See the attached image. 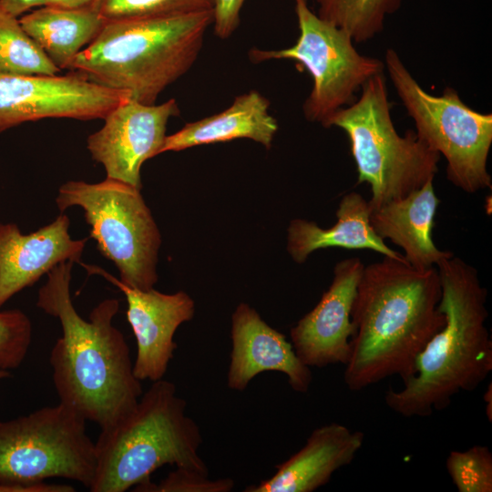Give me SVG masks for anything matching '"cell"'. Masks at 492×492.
<instances>
[{"label": "cell", "instance_id": "6da1fadb", "mask_svg": "<svg viewBox=\"0 0 492 492\" xmlns=\"http://www.w3.org/2000/svg\"><path fill=\"white\" fill-rule=\"evenodd\" d=\"M73 265L63 261L47 273L36 306L61 325L49 357L59 402L106 429L134 408L143 394L141 381L134 374L125 337L113 324L118 300L105 299L87 320L82 318L70 296Z\"/></svg>", "mask_w": 492, "mask_h": 492}, {"label": "cell", "instance_id": "7a4b0ae2", "mask_svg": "<svg viewBox=\"0 0 492 492\" xmlns=\"http://www.w3.org/2000/svg\"><path fill=\"white\" fill-rule=\"evenodd\" d=\"M436 267L419 270L384 257L364 266L351 313L353 333L343 380L360 391L386 377L403 382L445 324Z\"/></svg>", "mask_w": 492, "mask_h": 492}, {"label": "cell", "instance_id": "3957f363", "mask_svg": "<svg viewBox=\"0 0 492 492\" xmlns=\"http://www.w3.org/2000/svg\"><path fill=\"white\" fill-rule=\"evenodd\" d=\"M436 268L445 324L418 355L403 388L384 395L387 406L405 417H425L446 409L455 395L474 391L492 371L487 291L477 271L455 255Z\"/></svg>", "mask_w": 492, "mask_h": 492}, {"label": "cell", "instance_id": "277c9868", "mask_svg": "<svg viewBox=\"0 0 492 492\" xmlns=\"http://www.w3.org/2000/svg\"><path fill=\"white\" fill-rule=\"evenodd\" d=\"M212 23L213 10L106 21L69 70L153 105L193 66Z\"/></svg>", "mask_w": 492, "mask_h": 492}, {"label": "cell", "instance_id": "5b68a950", "mask_svg": "<svg viewBox=\"0 0 492 492\" xmlns=\"http://www.w3.org/2000/svg\"><path fill=\"white\" fill-rule=\"evenodd\" d=\"M187 402L164 378L152 382L134 408L95 442L91 492H125L150 481L165 465L209 475L199 454L202 436Z\"/></svg>", "mask_w": 492, "mask_h": 492}, {"label": "cell", "instance_id": "8992f818", "mask_svg": "<svg viewBox=\"0 0 492 492\" xmlns=\"http://www.w3.org/2000/svg\"><path fill=\"white\" fill-rule=\"evenodd\" d=\"M331 127L343 129L349 139L357 182L371 189V210L418 190L438 172V152L415 130L403 136L396 131L384 72L372 77L355 101L331 118Z\"/></svg>", "mask_w": 492, "mask_h": 492}, {"label": "cell", "instance_id": "52a82bcc", "mask_svg": "<svg viewBox=\"0 0 492 492\" xmlns=\"http://www.w3.org/2000/svg\"><path fill=\"white\" fill-rule=\"evenodd\" d=\"M384 64L417 137L446 159L447 179L467 193L490 189L492 114L474 110L451 87L440 96L427 93L393 48L386 49Z\"/></svg>", "mask_w": 492, "mask_h": 492}, {"label": "cell", "instance_id": "ba28073f", "mask_svg": "<svg viewBox=\"0 0 492 492\" xmlns=\"http://www.w3.org/2000/svg\"><path fill=\"white\" fill-rule=\"evenodd\" d=\"M56 203L61 212L83 210L89 236L123 283L141 291L154 287L161 237L139 189L107 177L97 183L69 180L58 189Z\"/></svg>", "mask_w": 492, "mask_h": 492}, {"label": "cell", "instance_id": "9c48e42d", "mask_svg": "<svg viewBox=\"0 0 492 492\" xmlns=\"http://www.w3.org/2000/svg\"><path fill=\"white\" fill-rule=\"evenodd\" d=\"M86 422L60 402L0 421V487L62 477L89 488L97 457Z\"/></svg>", "mask_w": 492, "mask_h": 492}, {"label": "cell", "instance_id": "30bf717a", "mask_svg": "<svg viewBox=\"0 0 492 492\" xmlns=\"http://www.w3.org/2000/svg\"><path fill=\"white\" fill-rule=\"evenodd\" d=\"M299 36L294 45L279 50L252 47V63L290 59L302 65L313 79L303 102L306 120L328 128L331 118L355 101L356 93L374 76L384 71V61L362 55L342 28L319 17L308 0H294Z\"/></svg>", "mask_w": 492, "mask_h": 492}, {"label": "cell", "instance_id": "8fae6325", "mask_svg": "<svg viewBox=\"0 0 492 492\" xmlns=\"http://www.w3.org/2000/svg\"><path fill=\"white\" fill-rule=\"evenodd\" d=\"M130 97L96 84L79 72L64 76L0 72V133L45 118L104 119Z\"/></svg>", "mask_w": 492, "mask_h": 492}, {"label": "cell", "instance_id": "7c38bea8", "mask_svg": "<svg viewBox=\"0 0 492 492\" xmlns=\"http://www.w3.org/2000/svg\"><path fill=\"white\" fill-rule=\"evenodd\" d=\"M179 115L174 98L159 105L128 98L105 117L100 129L88 136L87 149L104 167L107 178L141 190V167L160 154L169 119Z\"/></svg>", "mask_w": 492, "mask_h": 492}, {"label": "cell", "instance_id": "4fadbf2b", "mask_svg": "<svg viewBox=\"0 0 492 492\" xmlns=\"http://www.w3.org/2000/svg\"><path fill=\"white\" fill-rule=\"evenodd\" d=\"M89 273L98 274L117 286L125 295L127 320L137 343L133 372L139 381L164 378L174 357V334L180 324L190 321L195 302L185 292L163 293L151 288L141 291L129 287L100 267L82 264Z\"/></svg>", "mask_w": 492, "mask_h": 492}, {"label": "cell", "instance_id": "5bb4252c", "mask_svg": "<svg viewBox=\"0 0 492 492\" xmlns=\"http://www.w3.org/2000/svg\"><path fill=\"white\" fill-rule=\"evenodd\" d=\"M364 268L357 257L338 261L328 290L291 329L292 344L305 365L321 368L347 363L353 333L351 313Z\"/></svg>", "mask_w": 492, "mask_h": 492}, {"label": "cell", "instance_id": "9a60e30c", "mask_svg": "<svg viewBox=\"0 0 492 492\" xmlns=\"http://www.w3.org/2000/svg\"><path fill=\"white\" fill-rule=\"evenodd\" d=\"M231 339L230 389L243 391L258 374L279 372L287 376L293 391L308 392L313 381L311 367L300 360L285 335L270 326L248 303H240L231 315Z\"/></svg>", "mask_w": 492, "mask_h": 492}, {"label": "cell", "instance_id": "2e32d148", "mask_svg": "<svg viewBox=\"0 0 492 492\" xmlns=\"http://www.w3.org/2000/svg\"><path fill=\"white\" fill-rule=\"evenodd\" d=\"M69 226L66 214L28 234L15 223L0 224V308L57 264L80 262L87 239H72Z\"/></svg>", "mask_w": 492, "mask_h": 492}, {"label": "cell", "instance_id": "e0dca14e", "mask_svg": "<svg viewBox=\"0 0 492 492\" xmlns=\"http://www.w3.org/2000/svg\"><path fill=\"white\" fill-rule=\"evenodd\" d=\"M364 435L331 423L313 430L304 446L275 466L269 478L245 492H313L326 485L333 473L352 463L362 448Z\"/></svg>", "mask_w": 492, "mask_h": 492}, {"label": "cell", "instance_id": "ac0fdd59", "mask_svg": "<svg viewBox=\"0 0 492 492\" xmlns=\"http://www.w3.org/2000/svg\"><path fill=\"white\" fill-rule=\"evenodd\" d=\"M439 205L433 180L408 195L371 210L370 222L376 234L402 248L409 265L424 270L436 267L454 255L436 247L432 237Z\"/></svg>", "mask_w": 492, "mask_h": 492}, {"label": "cell", "instance_id": "d6986e66", "mask_svg": "<svg viewBox=\"0 0 492 492\" xmlns=\"http://www.w3.org/2000/svg\"><path fill=\"white\" fill-rule=\"evenodd\" d=\"M370 214L368 200L360 193L348 192L339 203L337 221L328 229H323L313 221L292 220L288 228V252L297 263L304 262L317 250L332 247L371 250L384 257L406 261L403 253L388 247L376 234L370 222Z\"/></svg>", "mask_w": 492, "mask_h": 492}, {"label": "cell", "instance_id": "ffe728a7", "mask_svg": "<svg viewBox=\"0 0 492 492\" xmlns=\"http://www.w3.org/2000/svg\"><path fill=\"white\" fill-rule=\"evenodd\" d=\"M269 108V100L256 90L240 95L225 110L187 123L167 136L160 153L237 138H250L269 149L278 130Z\"/></svg>", "mask_w": 492, "mask_h": 492}, {"label": "cell", "instance_id": "44dd1931", "mask_svg": "<svg viewBox=\"0 0 492 492\" xmlns=\"http://www.w3.org/2000/svg\"><path fill=\"white\" fill-rule=\"evenodd\" d=\"M27 35L59 69H70L77 56L99 34L106 20L93 8L43 5L19 17Z\"/></svg>", "mask_w": 492, "mask_h": 492}, {"label": "cell", "instance_id": "7402d4cb", "mask_svg": "<svg viewBox=\"0 0 492 492\" xmlns=\"http://www.w3.org/2000/svg\"><path fill=\"white\" fill-rule=\"evenodd\" d=\"M317 15L344 30L354 43H364L382 33L386 17L403 0H314Z\"/></svg>", "mask_w": 492, "mask_h": 492}, {"label": "cell", "instance_id": "603a6c76", "mask_svg": "<svg viewBox=\"0 0 492 492\" xmlns=\"http://www.w3.org/2000/svg\"><path fill=\"white\" fill-rule=\"evenodd\" d=\"M60 70L22 27L0 6V72L15 75H56Z\"/></svg>", "mask_w": 492, "mask_h": 492}, {"label": "cell", "instance_id": "cb8c5ba5", "mask_svg": "<svg viewBox=\"0 0 492 492\" xmlns=\"http://www.w3.org/2000/svg\"><path fill=\"white\" fill-rule=\"evenodd\" d=\"M215 0H96L93 8L106 20L172 15L213 10Z\"/></svg>", "mask_w": 492, "mask_h": 492}, {"label": "cell", "instance_id": "d4e9b609", "mask_svg": "<svg viewBox=\"0 0 492 492\" xmlns=\"http://www.w3.org/2000/svg\"><path fill=\"white\" fill-rule=\"evenodd\" d=\"M448 475L459 492L492 491V454L487 446L451 451L446 462Z\"/></svg>", "mask_w": 492, "mask_h": 492}, {"label": "cell", "instance_id": "484cf974", "mask_svg": "<svg viewBox=\"0 0 492 492\" xmlns=\"http://www.w3.org/2000/svg\"><path fill=\"white\" fill-rule=\"evenodd\" d=\"M32 340V323L20 310L0 312V369L17 368Z\"/></svg>", "mask_w": 492, "mask_h": 492}, {"label": "cell", "instance_id": "4316f807", "mask_svg": "<svg viewBox=\"0 0 492 492\" xmlns=\"http://www.w3.org/2000/svg\"><path fill=\"white\" fill-rule=\"evenodd\" d=\"M234 485V480L229 477L210 479L209 475L175 467L159 483L156 484L150 480L132 490L138 492H230Z\"/></svg>", "mask_w": 492, "mask_h": 492}, {"label": "cell", "instance_id": "83f0119b", "mask_svg": "<svg viewBox=\"0 0 492 492\" xmlns=\"http://www.w3.org/2000/svg\"><path fill=\"white\" fill-rule=\"evenodd\" d=\"M246 0H215L213 7L214 34L229 38L240 25V14Z\"/></svg>", "mask_w": 492, "mask_h": 492}, {"label": "cell", "instance_id": "f1b7e54d", "mask_svg": "<svg viewBox=\"0 0 492 492\" xmlns=\"http://www.w3.org/2000/svg\"><path fill=\"white\" fill-rule=\"evenodd\" d=\"M48 0H0V6L7 13L20 17L24 14L43 6Z\"/></svg>", "mask_w": 492, "mask_h": 492}, {"label": "cell", "instance_id": "f546056e", "mask_svg": "<svg viewBox=\"0 0 492 492\" xmlns=\"http://www.w3.org/2000/svg\"><path fill=\"white\" fill-rule=\"evenodd\" d=\"M96 0H48L45 5L65 7V8H83L92 7Z\"/></svg>", "mask_w": 492, "mask_h": 492}, {"label": "cell", "instance_id": "4dcf8cb0", "mask_svg": "<svg viewBox=\"0 0 492 492\" xmlns=\"http://www.w3.org/2000/svg\"><path fill=\"white\" fill-rule=\"evenodd\" d=\"M484 400L486 402L487 417L488 421L491 422L492 421V385H491V383L489 384L488 387L487 388L485 392Z\"/></svg>", "mask_w": 492, "mask_h": 492}, {"label": "cell", "instance_id": "1f68e13d", "mask_svg": "<svg viewBox=\"0 0 492 492\" xmlns=\"http://www.w3.org/2000/svg\"><path fill=\"white\" fill-rule=\"evenodd\" d=\"M11 377V374L8 370L0 369V380Z\"/></svg>", "mask_w": 492, "mask_h": 492}]
</instances>
